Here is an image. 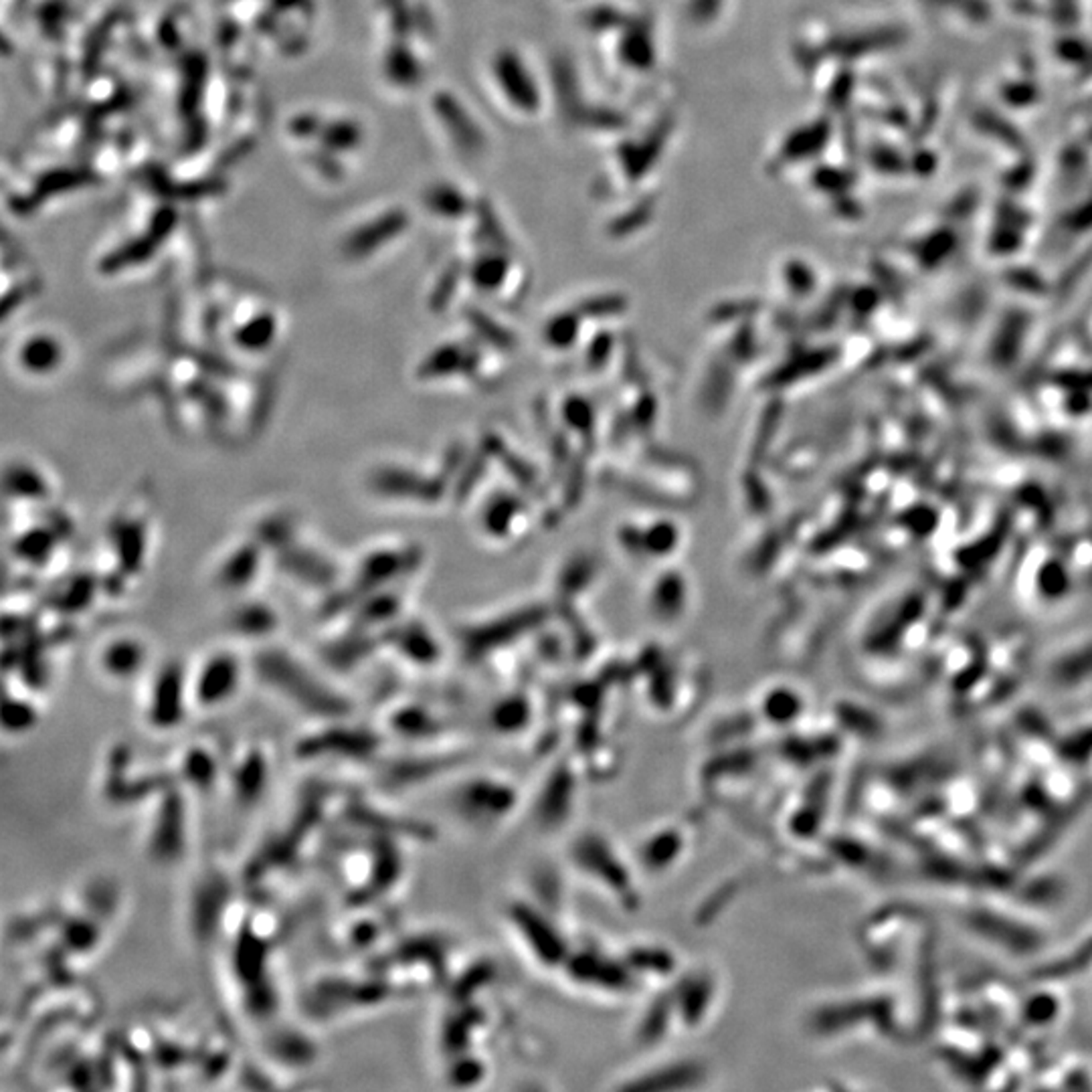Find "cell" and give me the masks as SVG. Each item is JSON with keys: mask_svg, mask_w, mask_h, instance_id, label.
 Returning a JSON list of instances; mask_svg holds the SVG:
<instances>
[{"mask_svg": "<svg viewBox=\"0 0 1092 1092\" xmlns=\"http://www.w3.org/2000/svg\"><path fill=\"white\" fill-rule=\"evenodd\" d=\"M253 668L265 684L277 690L302 710L330 718L344 717L348 712L347 698L334 692L306 664L282 647L268 646L257 652Z\"/></svg>", "mask_w": 1092, "mask_h": 1092, "instance_id": "6da1fadb", "label": "cell"}, {"mask_svg": "<svg viewBox=\"0 0 1092 1092\" xmlns=\"http://www.w3.org/2000/svg\"><path fill=\"white\" fill-rule=\"evenodd\" d=\"M241 684H243V660L231 649H215L190 676L192 709H221L235 698Z\"/></svg>", "mask_w": 1092, "mask_h": 1092, "instance_id": "7a4b0ae2", "label": "cell"}, {"mask_svg": "<svg viewBox=\"0 0 1092 1092\" xmlns=\"http://www.w3.org/2000/svg\"><path fill=\"white\" fill-rule=\"evenodd\" d=\"M190 702V676L181 662H164L150 680L146 720L156 730L181 727Z\"/></svg>", "mask_w": 1092, "mask_h": 1092, "instance_id": "3957f363", "label": "cell"}, {"mask_svg": "<svg viewBox=\"0 0 1092 1092\" xmlns=\"http://www.w3.org/2000/svg\"><path fill=\"white\" fill-rule=\"evenodd\" d=\"M148 518L144 514L119 510L110 522L108 541L119 577H136L148 557Z\"/></svg>", "mask_w": 1092, "mask_h": 1092, "instance_id": "277c9868", "label": "cell"}, {"mask_svg": "<svg viewBox=\"0 0 1092 1092\" xmlns=\"http://www.w3.org/2000/svg\"><path fill=\"white\" fill-rule=\"evenodd\" d=\"M67 363L66 340L57 332L35 330L22 336L14 348V365L31 379H51Z\"/></svg>", "mask_w": 1092, "mask_h": 1092, "instance_id": "5b68a950", "label": "cell"}, {"mask_svg": "<svg viewBox=\"0 0 1092 1092\" xmlns=\"http://www.w3.org/2000/svg\"><path fill=\"white\" fill-rule=\"evenodd\" d=\"M268 555V549L257 536L241 541L219 560L215 571V583L225 593H233V595L245 593L260 579L263 560Z\"/></svg>", "mask_w": 1092, "mask_h": 1092, "instance_id": "8992f818", "label": "cell"}, {"mask_svg": "<svg viewBox=\"0 0 1092 1092\" xmlns=\"http://www.w3.org/2000/svg\"><path fill=\"white\" fill-rule=\"evenodd\" d=\"M376 746V736L360 728H344V727H330L322 728L318 735L308 736L298 751L302 757H324V754H336V757H352L363 759L373 754Z\"/></svg>", "mask_w": 1092, "mask_h": 1092, "instance_id": "52a82bcc", "label": "cell"}, {"mask_svg": "<svg viewBox=\"0 0 1092 1092\" xmlns=\"http://www.w3.org/2000/svg\"><path fill=\"white\" fill-rule=\"evenodd\" d=\"M184 807L182 799L174 793H166L164 803L152 823V833L148 840V852L156 860H174L184 852Z\"/></svg>", "mask_w": 1092, "mask_h": 1092, "instance_id": "ba28073f", "label": "cell"}, {"mask_svg": "<svg viewBox=\"0 0 1092 1092\" xmlns=\"http://www.w3.org/2000/svg\"><path fill=\"white\" fill-rule=\"evenodd\" d=\"M66 536V530H59L49 520L33 522L14 534L11 544L13 557L31 568H45L57 555Z\"/></svg>", "mask_w": 1092, "mask_h": 1092, "instance_id": "9c48e42d", "label": "cell"}, {"mask_svg": "<svg viewBox=\"0 0 1092 1092\" xmlns=\"http://www.w3.org/2000/svg\"><path fill=\"white\" fill-rule=\"evenodd\" d=\"M148 647L144 639L124 633V636L110 638L100 647L98 665L101 674L114 682H128L138 676L146 668Z\"/></svg>", "mask_w": 1092, "mask_h": 1092, "instance_id": "30bf717a", "label": "cell"}, {"mask_svg": "<svg viewBox=\"0 0 1092 1092\" xmlns=\"http://www.w3.org/2000/svg\"><path fill=\"white\" fill-rule=\"evenodd\" d=\"M494 74L498 84H500L506 98L512 101L514 108H518L526 114H533L541 106V93L534 79L530 77V71L524 63L512 51H502L496 57Z\"/></svg>", "mask_w": 1092, "mask_h": 1092, "instance_id": "8fae6325", "label": "cell"}, {"mask_svg": "<svg viewBox=\"0 0 1092 1092\" xmlns=\"http://www.w3.org/2000/svg\"><path fill=\"white\" fill-rule=\"evenodd\" d=\"M6 494L19 502L45 504L51 500L53 486L47 473L29 460H13L4 470Z\"/></svg>", "mask_w": 1092, "mask_h": 1092, "instance_id": "7c38bea8", "label": "cell"}, {"mask_svg": "<svg viewBox=\"0 0 1092 1092\" xmlns=\"http://www.w3.org/2000/svg\"><path fill=\"white\" fill-rule=\"evenodd\" d=\"M227 625L241 638L268 639L279 628V615L268 601L243 599L231 609Z\"/></svg>", "mask_w": 1092, "mask_h": 1092, "instance_id": "4fadbf2b", "label": "cell"}, {"mask_svg": "<svg viewBox=\"0 0 1092 1092\" xmlns=\"http://www.w3.org/2000/svg\"><path fill=\"white\" fill-rule=\"evenodd\" d=\"M231 344L245 355H265L277 344L279 324L271 312H260L241 320L229 332Z\"/></svg>", "mask_w": 1092, "mask_h": 1092, "instance_id": "5bb4252c", "label": "cell"}, {"mask_svg": "<svg viewBox=\"0 0 1092 1092\" xmlns=\"http://www.w3.org/2000/svg\"><path fill=\"white\" fill-rule=\"evenodd\" d=\"M233 793L239 806H255L268 785V759L261 749H247L243 757L233 767L231 773Z\"/></svg>", "mask_w": 1092, "mask_h": 1092, "instance_id": "9a60e30c", "label": "cell"}, {"mask_svg": "<svg viewBox=\"0 0 1092 1092\" xmlns=\"http://www.w3.org/2000/svg\"><path fill=\"white\" fill-rule=\"evenodd\" d=\"M672 130V122L670 119H664V122L657 124L652 134H649V138H646L641 144H630L628 148L621 150V160L625 166V172H628L631 179H639L641 174L647 172V168L652 166L657 154H660L662 146L668 140V134Z\"/></svg>", "mask_w": 1092, "mask_h": 1092, "instance_id": "2e32d148", "label": "cell"}, {"mask_svg": "<svg viewBox=\"0 0 1092 1092\" xmlns=\"http://www.w3.org/2000/svg\"><path fill=\"white\" fill-rule=\"evenodd\" d=\"M179 773L190 787L213 789L216 777H219V765H216V759L211 751L192 744L182 754Z\"/></svg>", "mask_w": 1092, "mask_h": 1092, "instance_id": "e0dca14e", "label": "cell"}, {"mask_svg": "<svg viewBox=\"0 0 1092 1092\" xmlns=\"http://www.w3.org/2000/svg\"><path fill=\"white\" fill-rule=\"evenodd\" d=\"M100 585L90 575H79L63 583V587L55 593L53 605L63 613H79L85 612L92 605L93 597L98 595Z\"/></svg>", "mask_w": 1092, "mask_h": 1092, "instance_id": "ac0fdd59", "label": "cell"}, {"mask_svg": "<svg viewBox=\"0 0 1092 1092\" xmlns=\"http://www.w3.org/2000/svg\"><path fill=\"white\" fill-rule=\"evenodd\" d=\"M825 142H828V126L823 122L799 128V130L789 134L779 156L785 163H797V160L815 156V152L822 150Z\"/></svg>", "mask_w": 1092, "mask_h": 1092, "instance_id": "d6986e66", "label": "cell"}, {"mask_svg": "<svg viewBox=\"0 0 1092 1092\" xmlns=\"http://www.w3.org/2000/svg\"><path fill=\"white\" fill-rule=\"evenodd\" d=\"M620 51H621L623 61L628 63V66L636 67V69L652 67L656 53H654V43H652V35H649V29L644 25H631L628 29V33L623 35Z\"/></svg>", "mask_w": 1092, "mask_h": 1092, "instance_id": "ffe728a7", "label": "cell"}, {"mask_svg": "<svg viewBox=\"0 0 1092 1092\" xmlns=\"http://www.w3.org/2000/svg\"><path fill=\"white\" fill-rule=\"evenodd\" d=\"M37 709L35 704L31 700H25V698L21 696H11V692H6V700H4V709H3V727L6 733H14V735H22L29 733L31 728L37 725Z\"/></svg>", "mask_w": 1092, "mask_h": 1092, "instance_id": "44dd1931", "label": "cell"}, {"mask_svg": "<svg viewBox=\"0 0 1092 1092\" xmlns=\"http://www.w3.org/2000/svg\"><path fill=\"white\" fill-rule=\"evenodd\" d=\"M720 4L722 0H692V3H690V13H692L694 21L706 22L717 17Z\"/></svg>", "mask_w": 1092, "mask_h": 1092, "instance_id": "7402d4cb", "label": "cell"}, {"mask_svg": "<svg viewBox=\"0 0 1092 1092\" xmlns=\"http://www.w3.org/2000/svg\"><path fill=\"white\" fill-rule=\"evenodd\" d=\"M620 19H621V14H620V13L609 11V9H599V11H593V13H591V17H589L591 25H593V27H597V29L615 27L617 22H620Z\"/></svg>", "mask_w": 1092, "mask_h": 1092, "instance_id": "603a6c76", "label": "cell"}]
</instances>
